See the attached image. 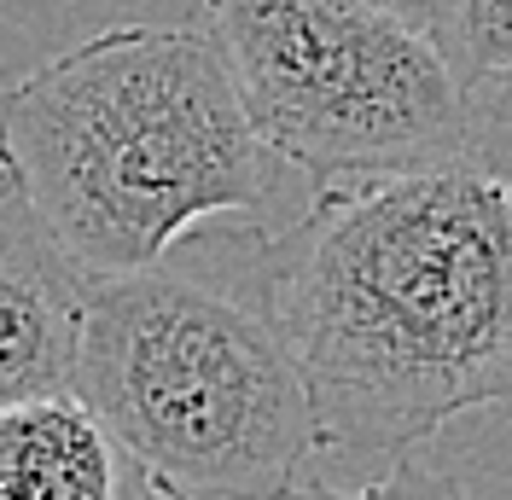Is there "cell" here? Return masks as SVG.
I'll use <instances>...</instances> for the list:
<instances>
[{"label":"cell","mask_w":512,"mask_h":500,"mask_svg":"<svg viewBox=\"0 0 512 500\" xmlns=\"http://www.w3.org/2000/svg\"><path fill=\"white\" fill-rule=\"evenodd\" d=\"M251 297L320 448L408 460L448 419L512 402V204L466 157L315 187L262 239Z\"/></svg>","instance_id":"6da1fadb"},{"label":"cell","mask_w":512,"mask_h":500,"mask_svg":"<svg viewBox=\"0 0 512 500\" xmlns=\"http://www.w3.org/2000/svg\"><path fill=\"white\" fill-rule=\"evenodd\" d=\"M280 169L198 24L99 30L0 94V181L88 280L158 268L192 227L268 210Z\"/></svg>","instance_id":"7a4b0ae2"},{"label":"cell","mask_w":512,"mask_h":500,"mask_svg":"<svg viewBox=\"0 0 512 500\" xmlns=\"http://www.w3.org/2000/svg\"><path fill=\"white\" fill-rule=\"evenodd\" d=\"M152 500H280L320 454V425L256 297L198 268L88 280L76 390Z\"/></svg>","instance_id":"3957f363"},{"label":"cell","mask_w":512,"mask_h":500,"mask_svg":"<svg viewBox=\"0 0 512 500\" xmlns=\"http://www.w3.org/2000/svg\"><path fill=\"white\" fill-rule=\"evenodd\" d=\"M268 152L309 192L460 163V82L437 41L361 0H204Z\"/></svg>","instance_id":"277c9868"},{"label":"cell","mask_w":512,"mask_h":500,"mask_svg":"<svg viewBox=\"0 0 512 500\" xmlns=\"http://www.w3.org/2000/svg\"><path fill=\"white\" fill-rule=\"evenodd\" d=\"M88 274L0 181V407L70 396Z\"/></svg>","instance_id":"5b68a950"},{"label":"cell","mask_w":512,"mask_h":500,"mask_svg":"<svg viewBox=\"0 0 512 500\" xmlns=\"http://www.w3.org/2000/svg\"><path fill=\"white\" fill-rule=\"evenodd\" d=\"M0 500H152L82 396L0 407Z\"/></svg>","instance_id":"8992f818"},{"label":"cell","mask_w":512,"mask_h":500,"mask_svg":"<svg viewBox=\"0 0 512 500\" xmlns=\"http://www.w3.org/2000/svg\"><path fill=\"white\" fill-rule=\"evenodd\" d=\"M425 35L437 41L448 76L472 88L478 76L512 64V0H431Z\"/></svg>","instance_id":"52a82bcc"},{"label":"cell","mask_w":512,"mask_h":500,"mask_svg":"<svg viewBox=\"0 0 512 500\" xmlns=\"http://www.w3.org/2000/svg\"><path fill=\"white\" fill-rule=\"evenodd\" d=\"M460 157L512 204V64L460 88Z\"/></svg>","instance_id":"ba28073f"},{"label":"cell","mask_w":512,"mask_h":500,"mask_svg":"<svg viewBox=\"0 0 512 500\" xmlns=\"http://www.w3.org/2000/svg\"><path fill=\"white\" fill-rule=\"evenodd\" d=\"M280 500H478V495H466L448 471H431V466H419V460H396L384 477L361 483V489L297 483V489H291V495H280Z\"/></svg>","instance_id":"9c48e42d"},{"label":"cell","mask_w":512,"mask_h":500,"mask_svg":"<svg viewBox=\"0 0 512 500\" xmlns=\"http://www.w3.org/2000/svg\"><path fill=\"white\" fill-rule=\"evenodd\" d=\"M361 6L396 12V18H408V24H419V30H425V6H431V0H361Z\"/></svg>","instance_id":"30bf717a"}]
</instances>
